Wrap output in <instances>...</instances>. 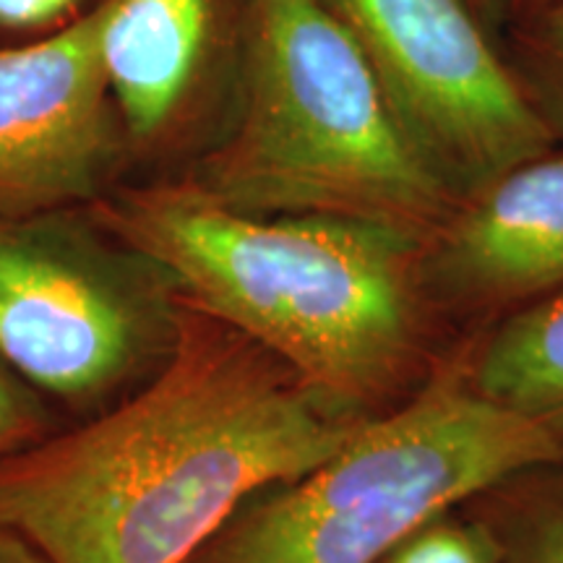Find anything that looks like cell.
I'll use <instances>...</instances> for the list:
<instances>
[{"instance_id": "1", "label": "cell", "mask_w": 563, "mask_h": 563, "mask_svg": "<svg viewBox=\"0 0 563 563\" xmlns=\"http://www.w3.org/2000/svg\"><path fill=\"white\" fill-rule=\"evenodd\" d=\"M363 422L180 295L170 355L131 397L0 460V527L53 563H186Z\"/></svg>"}, {"instance_id": "2", "label": "cell", "mask_w": 563, "mask_h": 563, "mask_svg": "<svg viewBox=\"0 0 563 563\" xmlns=\"http://www.w3.org/2000/svg\"><path fill=\"white\" fill-rule=\"evenodd\" d=\"M180 295L251 336L329 405L371 420L441 368V316L422 287L426 238L334 214H249L191 180L91 203Z\"/></svg>"}, {"instance_id": "3", "label": "cell", "mask_w": 563, "mask_h": 563, "mask_svg": "<svg viewBox=\"0 0 563 563\" xmlns=\"http://www.w3.org/2000/svg\"><path fill=\"white\" fill-rule=\"evenodd\" d=\"M241 84L235 123L191 178L224 207L428 238L460 203L323 0H245Z\"/></svg>"}, {"instance_id": "4", "label": "cell", "mask_w": 563, "mask_h": 563, "mask_svg": "<svg viewBox=\"0 0 563 563\" xmlns=\"http://www.w3.org/2000/svg\"><path fill=\"white\" fill-rule=\"evenodd\" d=\"M559 464L563 420L488 402L454 357L306 475L251 496L186 563H382L428 519Z\"/></svg>"}, {"instance_id": "5", "label": "cell", "mask_w": 563, "mask_h": 563, "mask_svg": "<svg viewBox=\"0 0 563 563\" xmlns=\"http://www.w3.org/2000/svg\"><path fill=\"white\" fill-rule=\"evenodd\" d=\"M55 214L0 217V361L34 391L95 405L150 378L180 290L152 258Z\"/></svg>"}, {"instance_id": "6", "label": "cell", "mask_w": 563, "mask_h": 563, "mask_svg": "<svg viewBox=\"0 0 563 563\" xmlns=\"http://www.w3.org/2000/svg\"><path fill=\"white\" fill-rule=\"evenodd\" d=\"M357 42L399 125L470 196L559 146L473 0H323Z\"/></svg>"}, {"instance_id": "7", "label": "cell", "mask_w": 563, "mask_h": 563, "mask_svg": "<svg viewBox=\"0 0 563 563\" xmlns=\"http://www.w3.org/2000/svg\"><path fill=\"white\" fill-rule=\"evenodd\" d=\"M104 3L55 37L0 51V217L95 203L115 150L100 34Z\"/></svg>"}, {"instance_id": "8", "label": "cell", "mask_w": 563, "mask_h": 563, "mask_svg": "<svg viewBox=\"0 0 563 563\" xmlns=\"http://www.w3.org/2000/svg\"><path fill=\"white\" fill-rule=\"evenodd\" d=\"M422 287L441 321L501 319L563 287V150L496 175L422 243Z\"/></svg>"}, {"instance_id": "9", "label": "cell", "mask_w": 563, "mask_h": 563, "mask_svg": "<svg viewBox=\"0 0 563 563\" xmlns=\"http://www.w3.org/2000/svg\"><path fill=\"white\" fill-rule=\"evenodd\" d=\"M214 0H104L100 53L112 100L133 139L159 136L209 55Z\"/></svg>"}, {"instance_id": "10", "label": "cell", "mask_w": 563, "mask_h": 563, "mask_svg": "<svg viewBox=\"0 0 563 563\" xmlns=\"http://www.w3.org/2000/svg\"><path fill=\"white\" fill-rule=\"evenodd\" d=\"M460 361L464 378L488 402L563 420V287L493 321Z\"/></svg>"}, {"instance_id": "11", "label": "cell", "mask_w": 563, "mask_h": 563, "mask_svg": "<svg viewBox=\"0 0 563 563\" xmlns=\"http://www.w3.org/2000/svg\"><path fill=\"white\" fill-rule=\"evenodd\" d=\"M464 509L488 527L498 563H563V464L514 475Z\"/></svg>"}, {"instance_id": "12", "label": "cell", "mask_w": 563, "mask_h": 563, "mask_svg": "<svg viewBox=\"0 0 563 563\" xmlns=\"http://www.w3.org/2000/svg\"><path fill=\"white\" fill-rule=\"evenodd\" d=\"M509 66L555 141H563V0L525 13Z\"/></svg>"}, {"instance_id": "13", "label": "cell", "mask_w": 563, "mask_h": 563, "mask_svg": "<svg viewBox=\"0 0 563 563\" xmlns=\"http://www.w3.org/2000/svg\"><path fill=\"white\" fill-rule=\"evenodd\" d=\"M382 563H498V548L475 514L446 511L399 540Z\"/></svg>"}, {"instance_id": "14", "label": "cell", "mask_w": 563, "mask_h": 563, "mask_svg": "<svg viewBox=\"0 0 563 563\" xmlns=\"http://www.w3.org/2000/svg\"><path fill=\"white\" fill-rule=\"evenodd\" d=\"M55 431L40 394L0 361V460Z\"/></svg>"}, {"instance_id": "15", "label": "cell", "mask_w": 563, "mask_h": 563, "mask_svg": "<svg viewBox=\"0 0 563 563\" xmlns=\"http://www.w3.org/2000/svg\"><path fill=\"white\" fill-rule=\"evenodd\" d=\"M76 0H0V26L30 30L66 13Z\"/></svg>"}, {"instance_id": "16", "label": "cell", "mask_w": 563, "mask_h": 563, "mask_svg": "<svg viewBox=\"0 0 563 563\" xmlns=\"http://www.w3.org/2000/svg\"><path fill=\"white\" fill-rule=\"evenodd\" d=\"M0 563H53L24 534L0 527Z\"/></svg>"}, {"instance_id": "17", "label": "cell", "mask_w": 563, "mask_h": 563, "mask_svg": "<svg viewBox=\"0 0 563 563\" xmlns=\"http://www.w3.org/2000/svg\"><path fill=\"white\" fill-rule=\"evenodd\" d=\"M475 9L483 13V19L488 21V26H493V21H498V0H473Z\"/></svg>"}, {"instance_id": "18", "label": "cell", "mask_w": 563, "mask_h": 563, "mask_svg": "<svg viewBox=\"0 0 563 563\" xmlns=\"http://www.w3.org/2000/svg\"><path fill=\"white\" fill-rule=\"evenodd\" d=\"M498 3H511V5H517V11L525 16V13L543 9V5L555 3V0H498Z\"/></svg>"}]
</instances>
